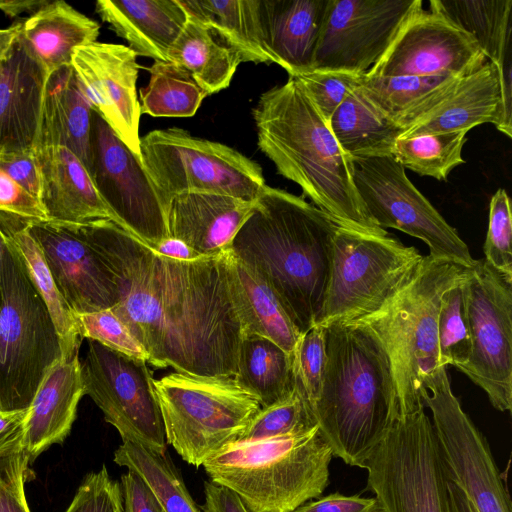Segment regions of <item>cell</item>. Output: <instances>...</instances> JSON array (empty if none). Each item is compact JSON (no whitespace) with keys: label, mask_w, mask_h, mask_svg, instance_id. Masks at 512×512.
<instances>
[{"label":"cell","mask_w":512,"mask_h":512,"mask_svg":"<svg viewBox=\"0 0 512 512\" xmlns=\"http://www.w3.org/2000/svg\"><path fill=\"white\" fill-rule=\"evenodd\" d=\"M114 274L111 310L148 353V364L203 377H234L243 329L226 250L180 260L159 254L110 220L78 224Z\"/></svg>","instance_id":"6da1fadb"},{"label":"cell","mask_w":512,"mask_h":512,"mask_svg":"<svg viewBox=\"0 0 512 512\" xmlns=\"http://www.w3.org/2000/svg\"><path fill=\"white\" fill-rule=\"evenodd\" d=\"M338 227L302 197L266 185L231 244L301 335L319 322Z\"/></svg>","instance_id":"7a4b0ae2"},{"label":"cell","mask_w":512,"mask_h":512,"mask_svg":"<svg viewBox=\"0 0 512 512\" xmlns=\"http://www.w3.org/2000/svg\"><path fill=\"white\" fill-rule=\"evenodd\" d=\"M252 116L259 149L316 207L340 227L388 234L367 216L354 186L352 159L297 79L262 93Z\"/></svg>","instance_id":"3957f363"},{"label":"cell","mask_w":512,"mask_h":512,"mask_svg":"<svg viewBox=\"0 0 512 512\" xmlns=\"http://www.w3.org/2000/svg\"><path fill=\"white\" fill-rule=\"evenodd\" d=\"M326 366L312 411L334 456L364 468L397 419L388 356L355 322L324 327Z\"/></svg>","instance_id":"277c9868"},{"label":"cell","mask_w":512,"mask_h":512,"mask_svg":"<svg viewBox=\"0 0 512 512\" xmlns=\"http://www.w3.org/2000/svg\"><path fill=\"white\" fill-rule=\"evenodd\" d=\"M333 456L317 426L307 432L232 442L202 466L210 481L234 492L249 512H293L322 495Z\"/></svg>","instance_id":"5b68a950"},{"label":"cell","mask_w":512,"mask_h":512,"mask_svg":"<svg viewBox=\"0 0 512 512\" xmlns=\"http://www.w3.org/2000/svg\"><path fill=\"white\" fill-rule=\"evenodd\" d=\"M467 268L423 256L415 270L376 312L357 319L383 346L391 366L397 418L424 407L423 379L439 366L437 317L443 294L466 278Z\"/></svg>","instance_id":"8992f818"},{"label":"cell","mask_w":512,"mask_h":512,"mask_svg":"<svg viewBox=\"0 0 512 512\" xmlns=\"http://www.w3.org/2000/svg\"><path fill=\"white\" fill-rule=\"evenodd\" d=\"M154 386L167 444L195 467L237 441L261 409L233 377L175 372L155 380Z\"/></svg>","instance_id":"52a82bcc"},{"label":"cell","mask_w":512,"mask_h":512,"mask_svg":"<svg viewBox=\"0 0 512 512\" xmlns=\"http://www.w3.org/2000/svg\"><path fill=\"white\" fill-rule=\"evenodd\" d=\"M13 249L0 301V410L3 411L27 409L48 370L62 357L60 338L51 315L22 258Z\"/></svg>","instance_id":"ba28073f"},{"label":"cell","mask_w":512,"mask_h":512,"mask_svg":"<svg viewBox=\"0 0 512 512\" xmlns=\"http://www.w3.org/2000/svg\"><path fill=\"white\" fill-rule=\"evenodd\" d=\"M423 255L389 234L338 227L317 325L346 323L376 312L412 274Z\"/></svg>","instance_id":"9c48e42d"},{"label":"cell","mask_w":512,"mask_h":512,"mask_svg":"<svg viewBox=\"0 0 512 512\" xmlns=\"http://www.w3.org/2000/svg\"><path fill=\"white\" fill-rule=\"evenodd\" d=\"M364 469L382 512H451L448 477L424 407L394 421Z\"/></svg>","instance_id":"30bf717a"},{"label":"cell","mask_w":512,"mask_h":512,"mask_svg":"<svg viewBox=\"0 0 512 512\" xmlns=\"http://www.w3.org/2000/svg\"><path fill=\"white\" fill-rule=\"evenodd\" d=\"M141 160L167 208L186 192L222 193L255 201L266 186L261 166L219 142L180 128L150 131L140 140Z\"/></svg>","instance_id":"8fae6325"},{"label":"cell","mask_w":512,"mask_h":512,"mask_svg":"<svg viewBox=\"0 0 512 512\" xmlns=\"http://www.w3.org/2000/svg\"><path fill=\"white\" fill-rule=\"evenodd\" d=\"M352 162L356 192L373 223L422 240L433 258L465 267L474 264L456 229L412 184L393 155L353 158Z\"/></svg>","instance_id":"7c38bea8"},{"label":"cell","mask_w":512,"mask_h":512,"mask_svg":"<svg viewBox=\"0 0 512 512\" xmlns=\"http://www.w3.org/2000/svg\"><path fill=\"white\" fill-rule=\"evenodd\" d=\"M471 354L457 367L499 411L512 407V276L485 259L467 268L463 282Z\"/></svg>","instance_id":"4fadbf2b"},{"label":"cell","mask_w":512,"mask_h":512,"mask_svg":"<svg viewBox=\"0 0 512 512\" xmlns=\"http://www.w3.org/2000/svg\"><path fill=\"white\" fill-rule=\"evenodd\" d=\"M420 395L432 413L448 479L479 512H511V500L489 443L453 394L447 367H439L423 379Z\"/></svg>","instance_id":"5bb4252c"},{"label":"cell","mask_w":512,"mask_h":512,"mask_svg":"<svg viewBox=\"0 0 512 512\" xmlns=\"http://www.w3.org/2000/svg\"><path fill=\"white\" fill-rule=\"evenodd\" d=\"M85 395L95 402L106 422L129 442L153 452H167L163 418L153 373L145 360L88 340L81 362Z\"/></svg>","instance_id":"9a60e30c"},{"label":"cell","mask_w":512,"mask_h":512,"mask_svg":"<svg viewBox=\"0 0 512 512\" xmlns=\"http://www.w3.org/2000/svg\"><path fill=\"white\" fill-rule=\"evenodd\" d=\"M88 172L119 227L151 249L170 237L167 206L142 161L94 110Z\"/></svg>","instance_id":"2e32d148"},{"label":"cell","mask_w":512,"mask_h":512,"mask_svg":"<svg viewBox=\"0 0 512 512\" xmlns=\"http://www.w3.org/2000/svg\"><path fill=\"white\" fill-rule=\"evenodd\" d=\"M421 0H330L312 70L366 74Z\"/></svg>","instance_id":"e0dca14e"},{"label":"cell","mask_w":512,"mask_h":512,"mask_svg":"<svg viewBox=\"0 0 512 512\" xmlns=\"http://www.w3.org/2000/svg\"><path fill=\"white\" fill-rule=\"evenodd\" d=\"M486 58L475 39L423 7L402 25L368 76H454L479 70Z\"/></svg>","instance_id":"ac0fdd59"},{"label":"cell","mask_w":512,"mask_h":512,"mask_svg":"<svg viewBox=\"0 0 512 512\" xmlns=\"http://www.w3.org/2000/svg\"><path fill=\"white\" fill-rule=\"evenodd\" d=\"M26 225L73 313L112 309L118 304L114 274L78 224L26 219Z\"/></svg>","instance_id":"d6986e66"},{"label":"cell","mask_w":512,"mask_h":512,"mask_svg":"<svg viewBox=\"0 0 512 512\" xmlns=\"http://www.w3.org/2000/svg\"><path fill=\"white\" fill-rule=\"evenodd\" d=\"M136 56L128 46L96 41L78 47L71 65L92 109L141 160Z\"/></svg>","instance_id":"ffe728a7"},{"label":"cell","mask_w":512,"mask_h":512,"mask_svg":"<svg viewBox=\"0 0 512 512\" xmlns=\"http://www.w3.org/2000/svg\"><path fill=\"white\" fill-rule=\"evenodd\" d=\"M47 77L19 30L0 60V150L35 149Z\"/></svg>","instance_id":"44dd1931"},{"label":"cell","mask_w":512,"mask_h":512,"mask_svg":"<svg viewBox=\"0 0 512 512\" xmlns=\"http://www.w3.org/2000/svg\"><path fill=\"white\" fill-rule=\"evenodd\" d=\"M255 202L213 192L177 194L167 208L169 236L200 256L218 255L230 249Z\"/></svg>","instance_id":"7402d4cb"},{"label":"cell","mask_w":512,"mask_h":512,"mask_svg":"<svg viewBox=\"0 0 512 512\" xmlns=\"http://www.w3.org/2000/svg\"><path fill=\"white\" fill-rule=\"evenodd\" d=\"M330 0H257L264 45L273 62L295 77L312 70Z\"/></svg>","instance_id":"603a6c76"},{"label":"cell","mask_w":512,"mask_h":512,"mask_svg":"<svg viewBox=\"0 0 512 512\" xmlns=\"http://www.w3.org/2000/svg\"><path fill=\"white\" fill-rule=\"evenodd\" d=\"M41 170L40 203L47 220L87 224L116 220L81 160L59 145L35 148Z\"/></svg>","instance_id":"cb8c5ba5"},{"label":"cell","mask_w":512,"mask_h":512,"mask_svg":"<svg viewBox=\"0 0 512 512\" xmlns=\"http://www.w3.org/2000/svg\"><path fill=\"white\" fill-rule=\"evenodd\" d=\"M84 395L79 352L61 357L46 373L28 407L23 452L30 461L64 442Z\"/></svg>","instance_id":"d4e9b609"},{"label":"cell","mask_w":512,"mask_h":512,"mask_svg":"<svg viewBox=\"0 0 512 512\" xmlns=\"http://www.w3.org/2000/svg\"><path fill=\"white\" fill-rule=\"evenodd\" d=\"M500 117L498 68L486 62L479 70L461 77L442 100L404 129L400 137L468 132L483 123L497 127Z\"/></svg>","instance_id":"484cf974"},{"label":"cell","mask_w":512,"mask_h":512,"mask_svg":"<svg viewBox=\"0 0 512 512\" xmlns=\"http://www.w3.org/2000/svg\"><path fill=\"white\" fill-rule=\"evenodd\" d=\"M96 12L138 56L169 61L187 14L178 0H99Z\"/></svg>","instance_id":"4316f807"},{"label":"cell","mask_w":512,"mask_h":512,"mask_svg":"<svg viewBox=\"0 0 512 512\" xmlns=\"http://www.w3.org/2000/svg\"><path fill=\"white\" fill-rule=\"evenodd\" d=\"M93 109L72 65L51 72L46 81L37 145L64 146L89 170Z\"/></svg>","instance_id":"83f0119b"},{"label":"cell","mask_w":512,"mask_h":512,"mask_svg":"<svg viewBox=\"0 0 512 512\" xmlns=\"http://www.w3.org/2000/svg\"><path fill=\"white\" fill-rule=\"evenodd\" d=\"M100 25L64 1H50L22 22L20 36L48 75L71 65L74 51L97 41Z\"/></svg>","instance_id":"f1b7e54d"},{"label":"cell","mask_w":512,"mask_h":512,"mask_svg":"<svg viewBox=\"0 0 512 512\" xmlns=\"http://www.w3.org/2000/svg\"><path fill=\"white\" fill-rule=\"evenodd\" d=\"M227 266L243 336L265 337L294 354L302 336L272 291L229 249Z\"/></svg>","instance_id":"f546056e"},{"label":"cell","mask_w":512,"mask_h":512,"mask_svg":"<svg viewBox=\"0 0 512 512\" xmlns=\"http://www.w3.org/2000/svg\"><path fill=\"white\" fill-rule=\"evenodd\" d=\"M461 77L361 76L359 88L402 132L442 100ZM402 134V133H401Z\"/></svg>","instance_id":"4dcf8cb0"},{"label":"cell","mask_w":512,"mask_h":512,"mask_svg":"<svg viewBox=\"0 0 512 512\" xmlns=\"http://www.w3.org/2000/svg\"><path fill=\"white\" fill-rule=\"evenodd\" d=\"M236 384L253 396L261 408L291 397L296 391L294 354L259 335H244L240 344Z\"/></svg>","instance_id":"1f68e13d"},{"label":"cell","mask_w":512,"mask_h":512,"mask_svg":"<svg viewBox=\"0 0 512 512\" xmlns=\"http://www.w3.org/2000/svg\"><path fill=\"white\" fill-rule=\"evenodd\" d=\"M0 228L22 258L30 280L51 315L60 338L62 357L78 353L82 338L74 313L60 294L40 247L28 231L26 219L0 211Z\"/></svg>","instance_id":"d6a6232c"},{"label":"cell","mask_w":512,"mask_h":512,"mask_svg":"<svg viewBox=\"0 0 512 512\" xmlns=\"http://www.w3.org/2000/svg\"><path fill=\"white\" fill-rule=\"evenodd\" d=\"M340 148L351 158L392 155L402 129L364 96L359 86L328 121Z\"/></svg>","instance_id":"836d02e7"},{"label":"cell","mask_w":512,"mask_h":512,"mask_svg":"<svg viewBox=\"0 0 512 512\" xmlns=\"http://www.w3.org/2000/svg\"><path fill=\"white\" fill-rule=\"evenodd\" d=\"M187 16L213 30L241 62L274 63L260 31L257 0H178Z\"/></svg>","instance_id":"e575fe53"},{"label":"cell","mask_w":512,"mask_h":512,"mask_svg":"<svg viewBox=\"0 0 512 512\" xmlns=\"http://www.w3.org/2000/svg\"><path fill=\"white\" fill-rule=\"evenodd\" d=\"M169 61L187 69L208 95L226 89L241 63L213 30L189 16L170 48Z\"/></svg>","instance_id":"d590c367"},{"label":"cell","mask_w":512,"mask_h":512,"mask_svg":"<svg viewBox=\"0 0 512 512\" xmlns=\"http://www.w3.org/2000/svg\"><path fill=\"white\" fill-rule=\"evenodd\" d=\"M430 9L472 36L488 62L512 53V0H431Z\"/></svg>","instance_id":"8d00e7d4"},{"label":"cell","mask_w":512,"mask_h":512,"mask_svg":"<svg viewBox=\"0 0 512 512\" xmlns=\"http://www.w3.org/2000/svg\"><path fill=\"white\" fill-rule=\"evenodd\" d=\"M113 460L137 473L147 483L164 512H202L168 452L160 454L124 442L115 450Z\"/></svg>","instance_id":"74e56055"},{"label":"cell","mask_w":512,"mask_h":512,"mask_svg":"<svg viewBox=\"0 0 512 512\" xmlns=\"http://www.w3.org/2000/svg\"><path fill=\"white\" fill-rule=\"evenodd\" d=\"M148 84L140 90L141 114L191 117L208 96L192 74L171 61H154Z\"/></svg>","instance_id":"f35d334b"},{"label":"cell","mask_w":512,"mask_h":512,"mask_svg":"<svg viewBox=\"0 0 512 512\" xmlns=\"http://www.w3.org/2000/svg\"><path fill=\"white\" fill-rule=\"evenodd\" d=\"M466 131L398 137L392 155L404 167L421 176L447 180L465 160L462 149Z\"/></svg>","instance_id":"ab89813d"},{"label":"cell","mask_w":512,"mask_h":512,"mask_svg":"<svg viewBox=\"0 0 512 512\" xmlns=\"http://www.w3.org/2000/svg\"><path fill=\"white\" fill-rule=\"evenodd\" d=\"M465 280V279H464ZM464 280L442 296L437 317L439 366L464 365L471 354V334L466 313Z\"/></svg>","instance_id":"60d3db41"},{"label":"cell","mask_w":512,"mask_h":512,"mask_svg":"<svg viewBox=\"0 0 512 512\" xmlns=\"http://www.w3.org/2000/svg\"><path fill=\"white\" fill-rule=\"evenodd\" d=\"M313 411L297 389L288 399L261 408L237 441H256L307 432L317 427Z\"/></svg>","instance_id":"b9f144b4"},{"label":"cell","mask_w":512,"mask_h":512,"mask_svg":"<svg viewBox=\"0 0 512 512\" xmlns=\"http://www.w3.org/2000/svg\"><path fill=\"white\" fill-rule=\"evenodd\" d=\"M74 316L82 339L94 340L112 350L148 363L149 356L144 347L111 309L74 313Z\"/></svg>","instance_id":"7bdbcfd3"},{"label":"cell","mask_w":512,"mask_h":512,"mask_svg":"<svg viewBox=\"0 0 512 512\" xmlns=\"http://www.w3.org/2000/svg\"><path fill=\"white\" fill-rule=\"evenodd\" d=\"M325 366L324 327L315 325L302 334L294 351L296 387L311 409L320 393Z\"/></svg>","instance_id":"ee69618b"},{"label":"cell","mask_w":512,"mask_h":512,"mask_svg":"<svg viewBox=\"0 0 512 512\" xmlns=\"http://www.w3.org/2000/svg\"><path fill=\"white\" fill-rule=\"evenodd\" d=\"M361 76L347 71L311 70L294 78L328 122L350 92L359 86Z\"/></svg>","instance_id":"f6af8a7d"},{"label":"cell","mask_w":512,"mask_h":512,"mask_svg":"<svg viewBox=\"0 0 512 512\" xmlns=\"http://www.w3.org/2000/svg\"><path fill=\"white\" fill-rule=\"evenodd\" d=\"M511 200L505 189H498L489 206V224L483 246L485 260L495 269L512 276Z\"/></svg>","instance_id":"bcb514c9"},{"label":"cell","mask_w":512,"mask_h":512,"mask_svg":"<svg viewBox=\"0 0 512 512\" xmlns=\"http://www.w3.org/2000/svg\"><path fill=\"white\" fill-rule=\"evenodd\" d=\"M121 505L119 482L105 465L87 474L65 512H116Z\"/></svg>","instance_id":"7dc6e473"},{"label":"cell","mask_w":512,"mask_h":512,"mask_svg":"<svg viewBox=\"0 0 512 512\" xmlns=\"http://www.w3.org/2000/svg\"><path fill=\"white\" fill-rule=\"evenodd\" d=\"M30 462L21 452L0 463V512H31L24 489Z\"/></svg>","instance_id":"c3c4849f"},{"label":"cell","mask_w":512,"mask_h":512,"mask_svg":"<svg viewBox=\"0 0 512 512\" xmlns=\"http://www.w3.org/2000/svg\"><path fill=\"white\" fill-rule=\"evenodd\" d=\"M0 169L40 202L41 170L35 149L0 150Z\"/></svg>","instance_id":"681fc988"},{"label":"cell","mask_w":512,"mask_h":512,"mask_svg":"<svg viewBox=\"0 0 512 512\" xmlns=\"http://www.w3.org/2000/svg\"><path fill=\"white\" fill-rule=\"evenodd\" d=\"M0 211L29 220H47L41 203L1 169Z\"/></svg>","instance_id":"f907efd6"},{"label":"cell","mask_w":512,"mask_h":512,"mask_svg":"<svg viewBox=\"0 0 512 512\" xmlns=\"http://www.w3.org/2000/svg\"><path fill=\"white\" fill-rule=\"evenodd\" d=\"M122 512H164L147 483L134 471L121 475Z\"/></svg>","instance_id":"816d5d0a"},{"label":"cell","mask_w":512,"mask_h":512,"mask_svg":"<svg viewBox=\"0 0 512 512\" xmlns=\"http://www.w3.org/2000/svg\"><path fill=\"white\" fill-rule=\"evenodd\" d=\"M293 512H382L375 497L332 493L310 500Z\"/></svg>","instance_id":"f5cc1de1"},{"label":"cell","mask_w":512,"mask_h":512,"mask_svg":"<svg viewBox=\"0 0 512 512\" xmlns=\"http://www.w3.org/2000/svg\"><path fill=\"white\" fill-rule=\"evenodd\" d=\"M28 408L0 410V463L23 452V439Z\"/></svg>","instance_id":"db71d44e"},{"label":"cell","mask_w":512,"mask_h":512,"mask_svg":"<svg viewBox=\"0 0 512 512\" xmlns=\"http://www.w3.org/2000/svg\"><path fill=\"white\" fill-rule=\"evenodd\" d=\"M202 512H249L240 498L228 488L208 480L204 482Z\"/></svg>","instance_id":"11a10c76"},{"label":"cell","mask_w":512,"mask_h":512,"mask_svg":"<svg viewBox=\"0 0 512 512\" xmlns=\"http://www.w3.org/2000/svg\"><path fill=\"white\" fill-rule=\"evenodd\" d=\"M153 250L161 255L180 260H192L201 257L184 242L171 237L163 241Z\"/></svg>","instance_id":"9f6ffc18"},{"label":"cell","mask_w":512,"mask_h":512,"mask_svg":"<svg viewBox=\"0 0 512 512\" xmlns=\"http://www.w3.org/2000/svg\"><path fill=\"white\" fill-rule=\"evenodd\" d=\"M49 2L47 0H0V10L10 18H14L22 13L34 14Z\"/></svg>","instance_id":"6f0895ef"},{"label":"cell","mask_w":512,"mask_h":512,"mask_svg":"<svg viewBox=\"0 0 512 512\" xmlns=\"http://www.w3.org/2000/svg\"><path fill=\"white\" fill-rule=\"evenodd\" d=\"M448 492L451 512H479L465 492L449 479Z\"/></svg>","instance_id":"680465c9"},{"label":"cell","mask_w":512,"mask_h":512,"mask_svg":"<svg viewBox=\"0 0 512 512\" xmlns=\"http://www.w3.org/2000/svg\"><path fill=\"white\" fill-rule=\"evenodd\" d=\"M14 249L0 228V301L8 269L12 263Z\"/></svg>","instance_id":"91938a15"},{"label":"cell","mask_w":512,"mask_h":512,"mask_svg":"<svg viewBox=\"0 0 512 512\" xmlns=\"http://www.w3.org/2000/svg\"><path fill=\"white\" fill-rule=\"evenodd\" d=\"M18 22L6 29H0V60L21 28Z\"/></svg>","instance_id":"94428289"},{"label":"cell","mask_w":512,"mask_h":512,"mask_svg":"<svg viewBox=\"0 0 512 512\" xmlns=\"http://www.w3.org/2000/svg\"><path fill=\"white\" fill-rule=\"evenodd\" d=\"M116 512H122V502H121V505L119 506V508L117 509Z\"/></svg>","instance_id":"6125c7cd"}]
</instances>
